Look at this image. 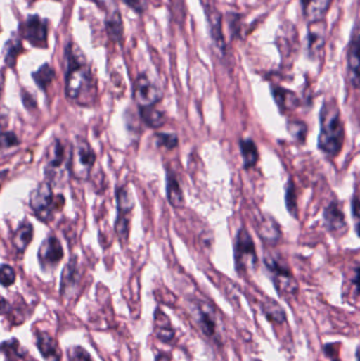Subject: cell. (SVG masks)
<instances>
[{"label": "cell", "instance_id": "obj_29", "mask_svg": "<svg viewBox=\"0 0 360 361\" xmlns=\"http://www.w3.org/2000/svg\"><path fill=\"white\" fill-rule=\"evenodd\" d=\"M285 205L286 209L290 215L296 217L297 215V194L296 188H295L294 182L292 179L288 181L285 187Z\"/></svg>", "mask_w": 360, "mask_h": 361}, {"label": "cell", "instance_id": "obj_9", "mask_svg": "<svg viewBox=\"0 0 360 361\" xmlns=\"http://www.w3.org/2000/svg\"><path fill=\"white\" fill-rule=\"evenodd\" d=\"M20 32L25 39L28 40L32 46L37 48H46L47 46L48 25L37 15H31L20 27Z\"/></svg>", "mask_w": 360, "mask_h": 361}, {"label": "cell", "instance_id": "obj_19", "mask_svg": "<svg viewBox=\"0 0 360 361\" xmlns=\"http://www.w3.org/2000/svg\"><path fill=\"white\" fill-rule=\"evenodd\" d=\"M239 145L242 158H243L244 168H252L259 160V152L256 144L252 139H240Z\"/></svg>", "mask_w": 360, "mask_h": 361}, {"label": "cell", "instance_id": "obj_10", "mask_svg": "<svg viewBox=\"0 0 360 361\" xmlns=\"http://www.w3.org/2000/svg\"><path fill=\"white\" fill-rule=\"evenodd\" d=\"M64 257L62 244L56 236L46 239L39 251V260L45 270L56 267Z\"/></svg>", "mask_w": 360, "mask_h": 361}, {"label": "cell", "instance_id": "obj_13", "mask_svg": "<svg viewBox=\"0 0 360 361\" xmlns=\"http://www.w3.org/2000/svg\"><path fill=\"white\" fill-rule=\"evenodd\" d=\"M324 224L328 232H341L347 227L345 213L339 208L336 202H332L323 213Z\"/></svg>", "mask_w": 360, "mask_h": 361}, {"label": "cell", "instance_id": "obj_8", "mask_svg": "<svg viewBox=\"0 0 360 361\" xmlns=\"http://www.w3.org/2000/svg\"><path fill=\"white\" fill-rule=\"evenodd\" d=\"M30 205L35 215L41 221H48L53 210L54 194L49 183H41L33 190L30 196Z\"/></svg>", "mask_w": 360, "mask_h": 361}, {"label": "cell", "instance_id": "obj_20", "mask_svg": "<svg viewBox=\"0 0 360 361\" xmlns=\"http://www.w3.org/2000/svg\"><path fill=\"white\" fill-rule=\"evenodd\" d=\"M326 23L322 20L313 21L309 29V48L311 51H318L324 44Z\"/></svg>", "mask_w": 360, "mask_h": 361}, {"label": "cell", "instance_id": "obj_27", "mask_svg": "<svg viewBox=\"0 0 360 361\" xmlns=\"http://www.w3.org/2000/svg\"><path fill=\"white\" fill-rule=\"evenodd\" d=\"M262 308L267 318L271 319V321L281 323L285 319V312H284L283 308L274 300L267 299V301L263 303Z\"/></svg>", "mask_w": 360, "mask_h": 361}, {"label": "cell", "instance_id": "obj_38", "mask_svg": "<svg viewBox=\"0 0 360 361\" xmlns=\"http://www.w3.org/2000/svg\"><path fill=\"white\" fill-rule=\"evenodd\" d=\"M10 310H11V306H10L9 302L0 296V315L8 314Z\"/></svg>", "mask_w": 360, "mask_h": 361}, {"label": "cell", "instance_id": "obj_6", "mask_svg": "<svg viewBox=\"0 0 360 361\" xmlns=\"http://www.w3.org/2000/svg\"><path fill=\"white\" fill-rule=\"evenodd\" d=\"M264 263L267 270L271 272V279L275 283L276 289L280 293H290L292 295V293H296L298 285H297L296 280H295L294 276L288 270V266L282 264L276 258L271 257L265 258Z\"/></svg>", "mask_w": 360, "mask_h": 361}, {"label": "cell", "instance_id": "obj_23", "mask_svg": "<svg viewBox=\"0 0 360 361\" xmlns=\"http://www.w3.org/2000/svg\"><path fill=\"white\" fill-rule=\"evenodd\" d=\"M199 322L202 331L207 336H212L216 331V319L214 314L208 306H199Z\"/></svg>", "mask_w": 360, "mask_h": 361}, {"label": "cell", "instance_id": "obj_11", "mask_svg": "<svg viewBox=\"0 0 360 361\" xmlns=\"http://www.w3.org/2000/svg\"><path fill=\"white\" fill-rule=\"evenodd\" d=\"M347 72L349 82L355 89L359 87V37H358L357 27H355L353 38L349 44V54H347Z\"/></svg>", "mask_w": 360, "mask_h": 361}, {"label": "cell", "instance_id": "obj_14", "mask_svg": "<svg viewBox=\"0 0 360 361\" xmlns=\"http://www.w3.org/2000/svg\"><path fill=\"white\" fill-rule=\"evenodd\" d=\"M271 93H273L274 99L281 112L292 111L299 106L298 97L292 91L280 88V87H273Z\"/></svg>", "mask_w": 360, "mask_h": 361}, {"label": "cell", "instance_id": "obj_22", "mask_svg": "<svg viewBox=\"0 0 360 361\" xmlns=\"http://www.w3.org/2000/svg\"><path fill=\"white\" fill-rule=\"evenodd\" d=\"M117 209H119L117 217H128V215L131 213L134 207V200L131 192L127 188L122 187L117 190Z\"/></svg>", "mask_w": 360, "mask_h": 361}, {"label": "cell", "instance_id": "obj_30", "mask_svg": "<svg viewBox=\"0 0 360 361\" xmlns=\"http://www.w3.org/2000/svg\"><path fill=\"white\" fill-rule=\"evenodd\" d=\"M288 130L292 137L298 139L299 141H304L307 134V127L304 122L294 120L288 124Z\"/></svg>", "mask_w": 360, "mask_h": 361}, {"label": "cell", "instance_id": "obj_35", "mask_svg": "<svg viewBox=\"0 0 360 361\" xmlns=\"http://www.w3.org/2000/svg\"><path fill=\"white\" fill-rule=\"evenodd\" d=\"M20 144L18 137L12 132L0 133V150L14 147Z\"/></svg>", "mask_w": 360, "mask_h": 361}, {"label": "cell", "instance_id": "obj_4", "mask_svg": "<svg viewBox=\"0 0 360 361\" xmlns=\"http://www.w3.org/2000/svg\"><path fill=\"white\" fill-rule=\"evenodd\" d=\"M233 257L236 270L239 272H248L256 267L258 263L254 240L245 227L240 228L236 236Z\"/></svg>", "mask_w": 360, "mask_h": 361}, {"label": "cell", "instance_id": "obj_32", "mask_svg": "<svg viewBox=\"0 0 360 361\" xmlns=\"http://www.w3.org/2000/svg\"><path fill=\"white\" fill-rule=\"evenodd\" d=\"M158 145L163 146L167 149L172 150L178 146V137L174 133H158Z\"/></svg>", "mask_w": 360, "mask_h": 361}, {"label": "cell", "instance_id": "obj_18", "mask_svg": "<svg viewBox=\"0 0 360 361\" xmlns=\"http://www.w3.org/2000/svg\"><path fill=\"white\" fill-rule=\"evenodd\" d=\"M33 226L30 222H24L16 230L12 238V243L18 251H26L33 239Z\"/></svg>", "mask_w": 360, "mask_h": 361}, {"label": "cell", "instance_id": "obj_1", "mask_svg": "<svg viewBox=\"0 0 360 361\" xmlns=\"http://www.w3.org/2000/svg\"><path fill=\"white\" fill-rule=\"evenodd\" d=\"M319 120L318 148L328 156H337L345 143V126L341 120L340 110L334 101H324Z\"/></svg>", "mask_w": 360, "mask_h": 361}, {"label": "cell", "instance_id": "obj_21", "mask_svg": "<svg viewBox=\"0 0 360 361\" xmlns=\"http://www.w3.org/2000/svg\"><path fill=\"white\" fill-rule=\"evenodd\" d=\"M141 116L147 126L150 128L158 129L165 124L166 116L164 112L153 106V107L141 108Z\"/></svg>", "mask_w": 360, "mask_h": 361}, {"label": "cell", "instance_id": "obj_26", "mask_svg": "<svg viewBox=\"0 0 360 361\" xmlns=\"http://www.w3.org/2000/svg\"><path fill=\"white\" fill-rule=\"evenodd\" d=\"M77 266L75 263V260L73 259L70 263L67 264L65 267L64 272H63L62 279V291H69L75 284L77 281Z\"/></svg>", "mask_w": 360, "mask_h": 361}, {"label": "cell", "instance_id": "obj_25", "mask_svg": "<svg viewBox=\"0 0 360 361\" xmlns=\"http://www.w3.org/2000/svg\"><path fill=\"white\" fill-rule=\"evenodd\" d=\"M22 50L24 48H22V42L18 38H11L6 44V63L9 67L13 68L15 65L16 59L20 56Z\"/></svg>", "mask_w": 360, "mask_h": 361}, {"label": "cell", "instance_id": "obj_3", "mask_svg": "<svg viewBox=\"0 0 360 361\" xmlns=\"http://www.w3.org/2000/svg\"><path fill=\"white\" fill-rule=\"evenodd\" d=\"M96 162V153L91 146L84 139H77L70 151L69 170L79 179H87Z\"/></svg>", "mask_w": 360, "mask_h": 361}, {"label": "cell", "instance_id": "obj_36", "mask_svg": "<svg viewBox=\"0 0 360 361\" xmlns=\"http://www.w3.org/2000/svg\"><path fill=\"white\" fill-rule=\"evenodd\" d=\"M124 4H127L130 8L134 11V12L142 14L143 12L146 11L147 6H148V0H123Z\"/></svg>", "mask_w": 360, "mask_h": 361}, {"label": "cell", "instance_id": "obj_34", "mask_svg": "<svg viewBox=\"0 0 360 361\" xmlns=\"http://www.w3.org/2000/svg\"><path fill=\"white\" fill-rule=\"evenodd\" d=\"M69 359L70 361H94L89 353L82 348V346H75L69 352Z\"/></svg>", "mask_w": 360, "mask_h": 361}, {"label": "cell", "instance_id": "obj_5", "mask_svg": "<svg viewBox=\"0 0 360 361\" xmlns=\"http://www.w3.org/2000/svg\"><path fill=\"white\" fill-rule=\"evenodd\" d=\"M45 172L48 179L51 182H56V179H62L65 171L69 170V160L70 153L67 156L64 146L58 139H56L46 154ZM70 171V170H69Z\"/></svg>", "mask_w": 360, "mask_h": 361}, {"label": "cell", "instance_id": "obj_16", "mask_svg": "<svg viewBox=\"0 0 360 361\" xmlns=\"http://www.w3.org/2000/svg\"><path fill=\"white\" fill-rule=\"evenodd\" d=\"M330 4V0H301L303 13L311 23L322 20Z\"/></svg>", "mask_w": 360, "mask_h": 361}, {"label": "cell", "instance_id": "obj_7", "mask_svg": "<svg viewBox=\"0 0 360 361\" xmlns=\"http://www.w3.org/2000/svg\"><path fill=\"white\" fill-rule=\"evenodd\" d=\"M134 96L140 108L153 107L161 101L163 94L161 89L148 77L142 74L134 84Z\"/></svg>", "mask_w": 360, "mask_h": 361}, {"label": "cell", "instance_id": "obj_15", "mask_svg": "<svg viewBox=\"0 0 360 361\" xmlns=\"http://www.w3.org/2000/svg\"><path fill=\"white\" fill-rule=\"evenodd\" d=\"M166 194H167L168 202L172 207L174 208L184 207V194H183L176 175L170 171L167 172V177H166Z\"/></svg>", "mask_w": 360, "mask_h": 361}, {"label": "cell", "instance_id": "obj_24", "mask_svg": "<svg viewBox=\"0 0 360 361\" xmlns=\"http://www.w3.org/2000/svg\"><path fill=\"white\" fill-rule=\"evenodd\" d=\"M54 77H56V72H54V70L52 69L48 63L41 65L39 71L33 73V78H34L35 82H37V86L43 89V90H46V89L49 87V84H51Z\"/></svg>", "mask_w": 360, "mask_h": 361}, {"label": "cell", "instance_id": "obj_33", "mask_svg": "<svg viewBox=\"0 0 360 361\" xmlns=\"http://www.w3.org/2000/svg\"><path fill=\"white\" fill-rule=\"evenodd\" d=\"M157 335L158 338L164 342H169L170 340H172V338L174 337V329L170 327L168 318L164 320L163 325L158 323Z\"/></svg>", "mask_w": 360, "mask_h": 361}, {"label": "cell", "instance_id": "obj_28", "mask_svg": "<svg viewBox=\"0 0 360 361\" xmlns=\"http://www.w3.org/2000/svg\"><path fill=\"white\" fill-rule=\"evenodd\" d=\"M260 234L267 242H277L278 238L280 236V229L278 227L277 222L273 221V220L271 222L269 221V219L265 220L261 223Z\"/></svg>", "mask_w": 360, "mask_h": 361}, {"label": "cell", "instance_id": "obj_31", "mask_svg": "<svg viewBox=\"0 0 360 361\" xmlns=\"http://www.w3.org/2000/svg\"><path fill=\"white\" fill-rule=\"evenodd\" d=\"M15 270L7 264L0 265V284L3 286H10L15 282Z\"/></svg>", "mask_w": 360, "mask_h": 361}, {"label": "cell", "instance_id": "obj_12", "mask_svg": "<svg viewBox=\"0 0 360 361\" xmlns=\"http://www.w3.org/2000/svg\"><path fill=\"white\" fill-rule=\"evenodd\" d=\"M37 348L43 355L46 361H60L62 350L58 342L47 333H39L37 335Z\"/></svg>", "mask_w": 360, "mask_h": 361}, {"label": "cell", "instance_id": "obj_37", "mask_svg": "<svg viewBox=\"0 0 360 361\" xmlns=\"http://www.w3.org/2000/svg\"><path fill=\"white\" fill-rule=\"evenodd\" d=\"M352 215L355 220L356 232L358 234V225H359V198L354 196L352 200Z\"/></svg>", "mask_w": 360, "mask_h": 361}, {"label": "cell", "instance_id": "obj_17", "mask_svg": "<svg viewBox=\"0 0 360 361\" xmlns=\"http://www.w3.org/2000/svg\"><path fill=\"white\" fill-rule=\"evenodd\" d=\"M106 27L111 39L115 42H121L124 33L123 20H122L121 13L117 8L107 12Z\"/></svg>", "mask_w": 360, "mask_h": 361}, {"label": "cell", "instance_id": "obj_2", "mask_svg": "<svg viewBox=\"0 0 360 361\" xmlns=\"http://www.w3.org/2000/svg\"><path fill=\"white\" fill-rule=\"evenodd\" d=\"M66 94L69 99H77L91 89L94 84L91 71L81 49L70 44L66 50Z\"/></svg>", "mask_w": 360, "mask_h": 361}]
</instances>
